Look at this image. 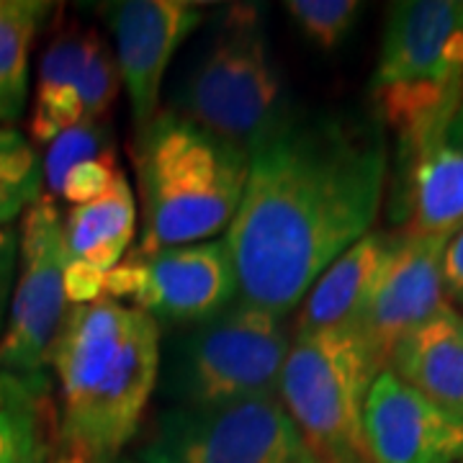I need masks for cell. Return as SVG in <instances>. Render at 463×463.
Instances as JSON below:
<instances>
[{
	"label": "cell",
	"mask_w": 463,
	"mask_h": 463,
	"mask_svg": "<svg viewBox=\"0 0 463 463\" xmlns=\"http://www.w3.org/2000/svg\"><path fill=\"white\" fill-rule=\"evenodd\" d=\"M386 170L376 124L332 111H291L250 149L245 194L224 234L237 298L291 315L317 279L373 230Z\"/></svg>",
	"instance_id": "cell-1"
},
{
	"label": "cell",
	"mask_w": 463,
	"mask_h": 463,
	"mask_svg": "<svg viewBox=\"0 0 463 463\" xmlns=\"http://www.w3.org/2000/svg\"><path fill=\"white\" fill-rule=\"evenodd\" d=\"M157 322L114 298L67 307L52 347V463H114L139 435L160 376Z\"/></svg>",
	"instance_id": "cell-2"
},
{
	"label": "cell",
	"mask_w": 463,
	"mask_h": 463,
	"mask_svg": "<svg viewBox=\"0 0 463 463\" xmlns=\"http://www.w3.org/2000/svg\"><path fill=\"white\" fill-rule=\"evenodd\" d=\"M132 163L142 227L129 252L152 255L227 234L245 194L250 149L165 109L134 132Z\"/></svg>",
	"instance_id": "cell-3"
},
{
	"label": "cell",
	"mask_w": 463,
	"mask_h": 463,
	"mask_svg": "<svg viewBox=\"0 0 463 463\" xmlns=\"http://www.w3.org/2000/svg\"><path fill=\"white\" fill-rule=\"evenodd\" d=\"M368 90L399 157L446 139L463 90V0L392 3Z\"/></svg>",
	"instance_id": "cell-4"
},
{
	"label": "cell",
	"mask_w": 463,
	"mask_h": 463,
	"mask_svg": "<svg viewBox=\"0 0 463 463\" xmlns=\"http://www.w3.org/2000/svg\"><path fill=\"white\" fill-rule=\"evenodd\" d=\"M199 52L170 111L245 149L291 116L263 5L230 3L216 11Z\"/></svg>",
	"instance_id": "cell-5"
},
{
	"label": "cell",
	"mask_w": 463,
	"mask_h": 463,
	"mask_svg": "<svg viewBox=\"0 0 463 463\" xmlns=\"http://www.w3.org/2000/svg\"><path fill=\"white\" fill-rule=\"evenodd\" d=\"M291 343L288 317L237 298L212 319L167 332L160 343V397L165 407H222L279 397Z\"/></svg>",
	"instance_id": "cell-6"
},
{
	"label": "cell",
	"mask_w": 463,
	"mask_h": 463,
	"mask_svg": "<svg viewBox=\"0 0 463 463\" xmlns=\"http://www.w3.org/2000/svg\"><path fill=\"white\" fill-rule=\"evenodd\" d=\"M381 364L358 327L294 335L279 397L315 458L371 463L364 407Z\"/></svg>",
	"instance_id": "cell-7"
},
{
	"label": "cell",
	"mask_w": 463,
	"mask_h": 463,
	"mask_svg": "<svg viewBox=\"0 0 463 463\" xmlns=\"http://www.w3.org/2000/svg\"><path fill=\"white\" fill-rule=\"evenodd\" d=\"M65 230L52 196L32 203L18 224V270L5 330L0 376L36 399H52V347L67 315Z\"/></svg>",
	"instance_id": "cell-8"
},
{
	"label": "cell",
	"mask_w": 463,
	"mask_h": 463,
	"mask_svg": "<svg viewBox=\"0 0 463 463\" xmlns=\"http://www.w3.org/2000/svg\"><path fill=\"white\" fill-rule=\"evenodd\" d=\"M309 456L281 397L165 407L137 450L139 463H304Z\"/></svg>",
	"instance_id": "cell-9"
},
{
	"label": "cell",
	"mask_w": 463,
	"mask_h": 463,
	"mask_svg": "<svg viewBox=\"0 0 463 463\" xmlns=\"http://www.w3.org/2000/svg\"><path fill=\"white\" fill-rule=\"evenodd\" d=\"M106 298L145 312L163 330H181L224 312L237 301V273L227 240L129 252L106 273Z\"/></svg>",
	"instance_id": "cell-10"
},
{
	"label": "cell",
	"mask_w": 463,
	"mask_h": 463,
	"mask_svg": "<svg viewBox=\"0 0 463 463\" xmlns=\"http://www.w3.org/2000/svg\"><path fill=\"white\" fill-rule=\"evenodd\" d=\"M121 90V72L103 36L80 24L54 33L39 62L29 132L50 145L70 127L103 121Z\"/></svg>",
	"instance_id": "cell-11"
},
{
	"label": "cell",
	"mask_w": 463,
	"mask_h": 463,
	"mask_svg": "<svg viewBox=\"0 0 463 463\" xmlns=\"http://www.w3.org/2000/svg\"><path fill=\"white\" fill-rule=\"evenodd\" d=\"M209 5L191 0H114L99 14L116 44V65L127 88L134 132L160 114V96L175 52L212 18Z\"/></svg>",
	"instance_id": "cell-12"
},
{
	"label": "cell",
	"mask_w": 463,
	"mask_h": 463,
	"mask_svg": "<svg viewBox=\"0 0 463 463\" xmlns=\"http://www.w3.org/2000/svg\"><path fill=\"white\" fill-rule=\"evenodd\" d=\"M364 440L371 463L463 461V420L432 404L389 368L368 389Z\"/></svg>",
	"instance_id": "cell-13"
},
{
	"label": "cell",
	"mask_w": 463,
	"mask_h": 463,
	"mask_svg": "<svg viewBox=\"0 0 463 463\" xmlns=\"http://www.w3.org/2000/svg\"><path fill=\"white\" fill-rule=\"evenodd\" d=\"M448 240L450 234H399L397 250L368 301L364 319L358 322V330L381 368H386L392 350L404 335L448 304L443 291V250Z\"/></svg>",
	"instance_id": "cell-14"
},
{
	"label": "cell",
	"mask_w": 463,
	"mask_h": 463,
	"mask_svg": "<svg viewBox=\"0 0 463 463\" xmlns=\"http://www.w3.org/2000/svg\"><path fill=\"white\" fill-rule=\"evenodd\" d=\"M397 242L399 234L368 232L353 248H347L304 297L294 335L358 327Z\"/></svg>",
	"instance_id": "cell-15"
},
{
	"label": "cell",
	"mask_w": 463,
	"mask_h": 463,
	"mask_svg": "<svg viewBox=\"0 0 463 463\" xmlns=\"http://www.w3.org/2000/svg\"><path fill=\"white\" fill-rule=\"evenodd\" d=\"M399 234L430 237L463 227V149L446 139L399 157Z\"/></svg>",
	"instance_id": "cell-16"
},
{
	"label": "cell",
	"mask_w": 463,
	"mask_h": 463,
	"mask_svg": "<svg viewBox=\"0 0 463 463\" xmlns=\"http://www.w3.org/2000/svg\"><path fill=\"white\" fill-rule=\"evenodd\" d=\"M386 368L432 404L463 420V315L446 304L399 340Z\"/></svg>",
	"instance_id": "cell-17"
},
{
	"label": "cell",
	"mask_w": 463,
	"mask_h": 463,
	"mask_svg": "<svg viewBox=\"0 0 463 463\" xmlns=\"http://www.w3.org/2000/svg\"><path fill=\"white\" fill-rule=\"evenodd\" d=\"M137 219L134 191L121 173L103 196L72 206L62 216L67 258L109 273L134 248Z\"/></svg>",
	"instance_id": "cell-18"
},
{
	"label": "cell",
	"mask_w": 463,
	"mask_h": 463,
	"mask_svg": "<svg viewBox=\"0 0 463 463\" xmlns=\"http://www.w3.org/2000/svg\"><path fill=\"white\" fill-rule=\"evenodd\" d=\"M52 8L44 0H0V127H16L26 114L32 47Z\"/></svg>",
	"instance_id": "cell-19"
},
{
	"label": "cell",
	"mask_w": 463,
	"mask_h": 463,
	"mask_svg": "<svg viewBox=\"0 0 463 463\" xmlns=\"http://www.w3.org/2000/svg\"><path fill=\"white\" fill-rule=\"evenodd\" d=\"M54 402L36 399L18 386L0 407V463H52Z\"/></svg>",
	"instance_id": "cell-20"
},
{
	"label": "cell",
	"mask_w": 463,
	"mask_h": 463,
	"mask_svg": "<svg viewBox=\"0 0 463 463\" xmlns=\"http://www.w3.org/2000/svg\"><path fill=\"white\" fill-rule=\"evenodd\" d=\"M44 196L42 157L16 127H0V227H14Z\"/></svg>",
	"instance_id": "cell-21"
},
{
	"label": "cell",
	"mask_w": 463,
	"mask_h": 463,
	"mask_svg": "<svg viewBox=\"0 0 463 463\" xmlns=\"http://www.w3.org/2000/svg\"><path fill=\"white\" fill-rule=\"evenodd\" d=\"M283 8L298 32L325 52L345 42L364 11L358 0H288Z\"/></svg>",
	"instance_id": "cell-22"
},
{
	"label": "cell",
	"mask_w": 463,
	"mask_h": 463,
	"mask_svg": "<svg viewBox=\"0 0 463 463\" xmlns=\"http://www.w3.org/2000/svg\"><path fill=\"white\" fill-rule=\"evenodd\" d=\"M116 134L109 118L103 121H88L70 127L57 139H52L47 145V152L42 157V173H44V185H47V196L54 199L60 183L67 175V170L72 163H78L85 155H93L106 147H114Z\"/></svg>",
	"instance_id": "cell-23"
},
{
	"label": "cell",
	"mask_w": 463,
	"mask_h": 463,
	"mask_svg": "<svg viewBox=\"0 0 463 463\" xmlns=\"http://www.w3.org/2000/svg\"><path fill=\"white\" fill-rule=\"evenodd\" d=\"M124 170L118 165V149L106 147L93 155H85L78 163H72V167L67 170V175L60 183L54 201H65L72 206H80L88 201L103 196L111 183L121 175Z\"/></svg>",
	"instance_id": "cell-24"
},
{
	"label": "cell",
	"mask_w": 463,
	"mask_h": 463,
	"mask_svg": "<svg viewBox=\"0 0 463 463\" xmlns=\"http://www.w3.org/2000/svg\"><path fill=\"white\" fill-rule=\"evenodd\" d=\"M18 270V230L0 227V337L5 330V319L11 309V297L16 286Z\"/></svg>",
	"instance_id": "cell-25"
},
{
	"label": "cell",
	"mask_w": 463,
	"mask_h": 463,
	"mask_svg": "<svg viewBox=\"0 0 463 463\" xmlns=\"http://www.w3.org/2000/svg\"><path fill=\"white\" fill-rule=\"evenodd\" d=\"M443 291L453 309H463V227L450 234L443 250Z\"/></svg>",
	"instance_id": "cell-26"
},
{
	"label": "cell",
	"mask_w": 463,
	"mask_h": 463,
	"mask_svg": "<svg viewBox=\"0 0 463 463\" xmlns=\"http://www.w3.org/2000/svg\"><path fill=\"white\" fill-rule=\"evenodd\" d=\"M446 142L450 147L463 149V90L461 96H458L456 109H453V116H450V121H448Z\"/></svg>",
	"instance_id": "cell-27"
},
{
	"label": "cell",
	"mask_w": 463,
	"mask_h": 463,
	"mask_svg": "<svg viewBox=\"0 0 463 463\" xmlns=\"http://www.w3.org/2000/svg\"><path fill=\"white\" fill-rule=\"evenodd\" d=\"M18 386L14 381H8L5 376H0V407H5L11 397H14V392H16Z\"/></svg>",
	"instance_id": "cell-28"
},
{
	"label": "cell",
	"mask_w": 463,
	"mask_h": 463,
	"mask_svg": "<svg viewBox=\"0 0 463 463\" xmlns=\"http://www.w3.org/2000/svg\"><path fill=\"white\" fill-rule=\"evenodd\" d=\"M114 463H139V461H137V458H127V456H121V458H118V461H114Z\"/></svg>",
	"instance_id": "cell-29"
},
{
	"label": "cell",
	"mask_w": 463,
	"mask_h": 463,
	"mask_svg": "<svg viewBox=\"0 0 463 463\" xmlns=\"http://www.w3.org/2000/svg\"><path fill=\"white\" fill-rule=\"evenodd\" d=\"M304 463H330V461H322V458H315V456H309V458H307Z\"/></svg>",
	"instance_id": "cell-30"
},
{
	"label": "cell",
	"mask_w": 463,
	"mask_h": 463,
	"mask_svg": "<svg viewBox=\"0 0 463 463\" xmlns=\"http://www.w3.org/2000/svg\"><path fill=\"white\" fill-rule=\"evenodd\" d=\"M461 463H463V461H461Z\"/></svg>",
	"instance_id": "cell-31"
}]
</instances>
